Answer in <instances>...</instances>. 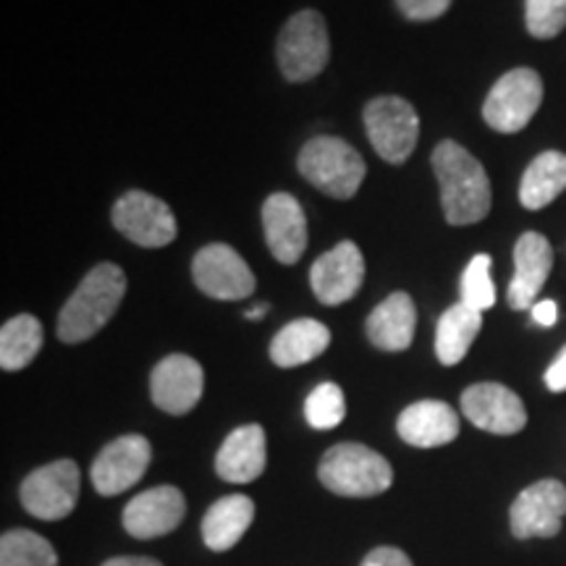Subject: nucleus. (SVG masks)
<instances>
[{
    "mask_svg": "<svg viewBox=\"0 0 566 566\" xmlns=\"http://www.w3.org/2000/svg\"><path fill=\"white\" fill-rule=\"evenodd\" d=\"M433 168L441 184L443 216L451 226L480 223L491 212V181L475 155L446 139L436 147Z\"/></svg>",
    "mask_w": 566,
    "mask_h": 566,
    "instance_id": "nucleus-1",
    "label": "nucleus"
},
{
    "mask_svg": "<svg viewBox=\"0 0 566 566\" xmlns=\"http://www.w3.org/2000/svg\"><path fill=\"white\" fill-rule=\"evenodd\" d=\"M126 294V273L113 263H101L84 275L59 315V338L63 344H82L101 334L116 315Z\"/></svg>",
    "mask_w": 566,
    "mask_h": 566,
    "instance_id": "nucleus-2",
    "label": "nucleus"
},
{
    "mask_svg": "<svg viewBox=\"0 0 566 566\" xmlns=\"http://www.w3.org/2000/svg\"><path fill=\"white\" fill-rule=\"evenodd\" d=\"M317 478L331 493L344 499H373L391 488L394 467L363 443H338L323 454Z\"/></svg>",
    "mask_w": 566,
    "mask_h": 566,
    "instance_id": "nucleus-3",
    "label": "nucleus"
},
{
    "mask_svg": "<svg viewBox=\"0 0 566 566\" xmlns=\"http://www.w3.org/2000/svg\"><path fill=\"white\" fill-rule=\"evenodd\" d=\"M300 174L336 200H352L365 179V160L349 142L338 137H315L302 147Z\"/></svg>",
    "mask_w": 566,
    "mask_h": 566,
    "instance_id": "nucleus-4",
    "label": "nucleus"
},
{
    "mask_svg": "<svg viewBox=\"0 0 566 566\" xmlns=\"http://www.w3.org/2000/svg\"><path fill=\"white\" fill-rule=\"evenodd\" d=\"M279 69L289 82H310L331 59L328 27L321 13L307 9L294 13L279 34Z\"/></svg>",
    "mask_w": 566,
    "mask_h": 566,
    "instance_id": "nucleus-5",
    "label": "nucleus"
},
{
    "mask_svg": "<svg viewBox=\"0 0 566 566\" xmlns=\"http://www.w3.org/2000/svg\"><path fill=\"white\" fill-rule=\"evenodd\" d=\"M543 103V80L533 69H514L501 76L488 92L483 118L491 129L516 134L533 122Z\"/></svg>",
    "mask_w": 566,
    "mask_h": 566,
    "instance_id": "nucleus-6",
    "label": "nucleus"
},
{
    "mask_svg": "<svg viewBox=\"0 0 566 566\" xmlns=\"http://www.w3.org/2000/svg\"><path fill=\"white\" fill-rule=\"evenodd\" d=\"M80 467L71 459L40 467L32 475H27L19 488L21 506L30 512L34 520L59 522L76 509L80 501Z\"/></svg>",
    "mask_w": 566,
    "mask_h": 566,
    "instance_id": "nucleus-7",
    "label": "nucleus"
},
{
    "mask_svg": "<svg viewBox=\"0 0 566 566\" xmlns=\"http://www.w3.org/2000/svg\"><path fill=\"white\" fill-rule=\"evenodd\" d=\"M365 129L375 153L384 160L394 163V166H399L415 153L417 137H420V118H417V111L405 97L386 95L367 103Z\"/></svg>",
    "mask_w": 566,
    "mask_h": 566,
    "instance_id": "nucleus-8",
    "label": "nucleus"
},
{
    "mask_svg": "<svg viewBox=\"0 0 566 566\" xmlns=\"http://www.w3.org/2000/svg\"><path fill=\"white\" fill-rule=\"evenodd\" d=\"M113 226L129 242L147 247V250L171 244L176 231H179L174 210L160 197L139 192V189H132V192L118 197L116 205H113Z\"/></svg>",
    "mask_w": 566,
    "mask_h": 566,
    "instance_id": "nucleus-9",
    "label": "nucleus"
},
{
    "mask_svg": "<svg viewBox=\"0 0 566 566\" xmlns=\"http://www.w3.org/2000/svg\"><path fill=\"white\" fill-rule=\"evenodd\" d=\"M192 275L202 294L223 302L247 300L254 292V286H258L254 273L242 260V254L221 242L202 247L195 254Z\"/></svg>",
    "mask_w": 566,
    "mask_h": 566,
    "instance_id": "nucleus-10",
    "label": "nucleus"
},
{
    "mask_svg": "<svg viewBox=\"0 0 566 566\" xmlns=\"http://www.w3.org/2000/svg\"><path fill=\"white\" fill-rule=\"evenodd\" d=\"M566 516V485L558 480H537L514 499L509 509L512 535L516 541L530 537H556Z\"/></svg>",
    "mask_w": 566,
    "mask_h": 566,
    "instance_id": "nucleus-11",
    "label": "nucleus"
},
{
    "mask_svg": "<svg viewBox=\"0 0 566 566\" xmlns=\"http://www.w3.org/2000/svg\"><path fill=\"white\" fill-rule=\"evenodd\" d=\"M150 459L153 446L145 436L132 433L116 438L92 462V485L105 499L129 491L145 478Z\"/></svg>",
    "mask_w": 566,
    "mask_h": 566,
    "instance_id": "nucleus-12",
    "label": "nucleus"
},
{
    "mask_svg": "<svg viewBox=\"0 0 566 566\" xmlns=\"http://www.w3.org/2000/svg\"><path fill=\"white\" fill-rule=\"evenodd\" d=\"M205 391V373L197 359L187 354H168L155 365L150 375L153 405L166 415L181 417L200 405Z\"/></svg>",
    "mask_w": 566,
    "mask_h": 566,
    "instance_id": "nucleus-13",
    "label": "nucleus"
},
{
    "mask_svg": "<svg viewBox=\"0 0 566 566\" xmlns=\"http://www.w3.org/2000/svg\"><path fill=\"white\" fill-rule=\"evenodd\" d=\"M462 412L475 428L493 436H514L527 424V409L512 388L475 384L462 394Z\"/></svg>",
    "mask_w": 566,
    "mask_h": 566,
    "instance_id": "nucleus-14",
    "label": "nucleus"
},
{
    "mask_svg": "<svg viewBox=\"0 0 566 566\" xmlns=\"http://www.w3.org/2000/svg\"><path fill=\"white\" fill-rule=\"evenodd\" d=\"M187 516V499L179 488L158 485L134 495L124 509V530L137 541H153L174 533Z\"/></svg>",
    "mask_w": 566,
    "mask_h": 566,
    "instance_id": "nucleus-15",
    "label": "nucleus"
},
{
    "mask_svg": "<svg viewBox=\"0 0 566 566\" xmlns=\"http://www.w3.org/2000/svg\"><path fill=\"white\" fill-rule=\"evenodd\" d=\"M365 279V258L354 242H338L310 268V286L328 307L349 302Z\"/></svg>",
    "mask_w": 566,
    "mask_h": 566,
    "instance_id": "nucleus-16",
    "label": "nucleus"
},
{
    "mask_svg": "<svg viewBox=\"0 0 566 566\" xmlns=\"http://www.w3.org/2000/svg\"><path fill=\"white\" fill-rule=\"evenodd\" d=\"M263 229L268 250L279 263L294 265L307 250V221L302 205L292 195L275 192L263 205Z\"/></svg>",
    "mask_w": 566,
    "mask_h": 566,
    "instance_id": "nucleus-17",
    "label": "nucleus"
},
{
    "mask_svg": "<svg viewBox=\"0 0 566 566\" xmlns=\"http://www.w3.org/2000/svg\"><path fill=\"white\" fill-rule=\"evenodd\" d=\"M551 268H554V250L548 239L537 231L522 233L514 244V279L509 283V304L514 310H533L537 294L546 286Z\"/></svg>",
    "mask_w": 566,
    "mask_h": 566,
    "instance_id": "nucleus-18",
    "label": "nucleus"
},
{
    "mask_svg": "<svg viewBox=\"0 0 566 566\" xmlns=\"http://www.w3.org/2000/svg\"><path fill=\"white\" fill-rule=\"evenodd\" d=\"M396 433L417 449H436L457 441L459 415L446 401L424 399L409 405L396 420Z\"/></svg>",
    "mask_w": 566,
    "mask_h": 566,
    "instance_id": "nucleus-19",
    "label": "nucleus"
},
{
    "mask_svg": "<svg viewBox=\"0 0 566 566\" xmlns=\"http://www.w3.org/2000/svg\"><path fill=\"white\" fill-rule=\"evenodd\" d=\"M265 430L260 424H242L231 430L216 457V472L226 483H254L265 472Z\"/></svg>",
    "mask_w": 566,
    "mask_h": 566,
    "instance_id": "nucleus-20",
    "label": "nucleus"
},
{
    "mask_svg": "<svg viewBox=\"0 0 566 566\" xmlns=\"http://www.w3.org/2000/svg\"><path fill=\"white\" fill-rule=\"evenodd\" d=\"M417 310L412 296L405 292H394L384 300L367 317V338L380 352H405L415 342Z\"/></svg>",
    "mask_w": 566,
    "mask_h": 566,
    "instance_id": "nucleus-21",
    "label": "nucleus"
},
{
    "mask_svg": "<svg viewBox=\"0 0 566 566\" xmlns=\"http://www.w3.org/2000/svg\"><path fill=\"white\" fill-rule=\"evenodd\" d=\"M254 520L250 495H223L202 516V541L210 551H231Z\"/></svg>",
    "mask_w": 566,
    "mask_h": 566,
    "instance_id": "nucleus-22",
    "label": "nucleus"
},
{
    "mask_svg": "<svg viewBox=\"0 0 566 566\" xmlns=\"http://www.w3.org/2000/svg\"><path fill=\"white\" fill-rule=\"evenodd\" d=\"M331 346V331L313 317H300L281 328L271 342V359L279 367H300L313 363Z\"/></svg>",
    "mask_w": 566,
    "mask_h": 566,
    "instance_id": "nucleus-23",
    "label": "nucleus"
},
{
    "mask_svg": "<svg viewBox=\"0 0 566 566\" xmlns=\"http://www.w3.org/2000/svg\"><path fill=\"white\" fill-rule=\"evenodd\" d=\"M480 328H483V313L467 307V304H454L441 315L436 328V357L446 367H454L462 363L475 342Z\"/></svg>",
    "mask_w": 566,
    "mask_h": 566,
    "instance_id": "nucleus-24",
    "label": "nucleus"
},
{
    "mask_svg": "<svg viewBox=\"0 0 566 566\" xmlns=\"http://www.w3.org/2000/svg\"><path fill=\"white\" fill-rule=\"evenodd\" d=\"M566 189V155L548 150L530 163L520 184V202L527 210H541Z\"/></svg>",
    "mask_w": 566,
    "mask_h": 566,
    "instance_id": "nucleus-25",
    "label": "nucleus"
},
{
    "mask_svg": "<svg viewBox=\"0 0 566 566\" xmlns=\"http://www.w3.org/2000/svg\"><path fill=\"white\" fill-rule=\"evenodd\" d=\"M45 342L42 323L34 315H17L0 328V367L6 373L24 370Z\"/></svg>",
    "mask_w": 566,
    "mask_h": 566,
    "instance_id": "nucleus-26",
    "label": "nucleus"
},
{
    "mask_svg": "<svg viewBox=\"0 0 566 566\" xmlns=\"http://www.w3.org/2000/svg\"><path fill=\"white\" fill-rule=\"evenodd\" d=\"M0 566H59V554L32 530H9L0 537Z\"/></svg>",
    "mask_w": 566,
    "mask_h": 566,
    "instance_id": "nucleus-27",
    "label": "nucleus"
},
{
    "mask_svg": "<svg viewBox=\"0 0 566 566\" xmlns=\"http://www.w3.org/2000/svg\"><path fill=\"white\" fill-rule=\"evenodd\" d=\"M304 417L310 428L331 430L342 424L346 417V399L344 391L336 384H321L304 401Z\"/></svg>",
    "mask_w": 566,
    "mask_h": 566,
    "instance_id": "nucleus-28",
    "label": "nucleus"
},
{
    "mask_svg": "<svg viewBox=\"0 0 566 566\" xmlns=\"http://www.w3.org/2000/svg\"><path fill=\"white\" fill-rule=\"evenodd\" d=\"M459 294H462V304L478 310V313H485L488 307H493L495 286L491 279V258L488 254H475L470 260V265L462 273V289H459Z\"/></svg>",
    "mask_w": 566,
    "mask_h": 566,
    "instance_id": "nucleus-29",
    "label": "nucleus"
},
{
    "mask_svg": "<svg viewBox=\"0 0 566 566\" xmlns=\"http://www.w3.org/2000/svg\"><path fill=\"white\" fill-rule=\"evenodd\" d=\"M527 30L537 40H551L566 27V0H527Z\"/></svg>",
    "mask_w": 566,
    "mask_h": 566,
    "instance_id": "nucleus-30",
    "label": "nucleus"
},
{
    "mask_svg": "<svg viewBox=\"0 0 566 566\" xmlns=\"http://www.w3.org/2000/svg\"><path fill=\"white\" fill-rule=\"evenodd\" d=\"M401 13L412 21H430L449 11L451 0H396Z\"/></svg>",
    "mask_w": 566,
    "mask_h": 566,
    "instance_id": "nucleus-31",
    "label": "nucleus"
},
{
    "mask_svg": "<svg viewBox=\"0 0 566 566\" xmlns=\"http://www.w3.org/2000/svg\"><path fill=\"white\" fill-rule=\"evenodd\" d=\"M363 566H415V564H412V558H409L401 548L380 546V548H375L365 556Z\"/></svg>",
    "mask_w": 566,
    "mask_h": 566,
    "instance_id": "nucleus-32",
    "label": "nucleus"
},
{
    "mask_svg": "<svg viewBox=\"0 0 566 566\" xmlns=\"http://www.w3.org/2000/svg\"><path fill=\"white\" fill-rule=\"evenodd\" d=\"M546 386H548V391H554V394L566 391V346H564V352L554 359V365L546 370Z\"/></svg>",
    "mask_w": 566,
    "mask_h": 566,
    "instance_id": "nucleus-33",
    "label": "nucleus"
},
{
    "mask_svg": "<svg viewBox=\"0 0 566 566\" xmlns=\"http://www.w3.org/2000/svg\"><path fill=\"white\" fill-rule=\"evenodd\" d=\"M533 321H535L537 325H543V328H551V325H554V323L558 321V307H556V302H551V300L535 302V307H533Z\"/></svg>",
    "mask_w": 566,
    "mask_h": 566,
    "instance_id": "nucleus-34",
    "label": "nucleus"
},
{
    "mask_svg": "<svg viewBox=\"0 0 566 566\" xmlns=\"http://www.w3.org/2000/svg\"><path fill=\"white\" fill-rule=\"evenodd\" d=\"M103 566H163L158 558H150V556H116V558H108Z\"/></svg>",
    "mask_w": 566,
    "mask_h": 566,
    "instance_id": "nucleus-35",
    "label": "nucleus"
},
{
    "mask_svg": "<svg viewBox=\"0 0 566 566\" xmlns=\"http://www.w3.org/2000/svg\"><path fill=\"white\" fill-rule=\"evenodd\" d=\"M265 313H268V304H258V307L247 310V317H250V321H258V317H263Z\"/></svg>",
    "mask_w": 566,
    "mask_h": 566,
    "instance_id": "nucleus-36",
    "label": "nucleus"
}]
</instances>
